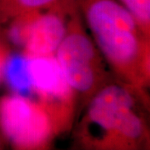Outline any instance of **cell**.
<instances>
[{
  "label": "cell",
  "instance_id": "cell-7",
  "mask_svg": "<svg viewBox=\"0 0 150 150\" xmlns=\"http://www.w3.org/2000/svg\"><path fill=\"white\" fill-rule=\"evenodd\" d=\"M3 72L15 94L28 98L34 93L28 54H13L6 60Z\"/></svg>",
  "mask_w": 150,
  "mask_h": 150
},
{
  "label": "cell",
  "instance_id": "cell-3",
  "mask_svg": "<svg viewBox=\"0 0 150 150\" xmlns=\"http://www.w3.org/2000/svg\"><path fill=\"white\" fill-rule=\"evenodd\" d=\"M54 56L73 90L93 91L99 77V61L93 43L84 33L67 32Z\"/></svg>",
  "mask_w": 150,
  "mask_h": 150
},
{
  "label": "cell",
  "instance_id": "cell-6",
  "mask_svg": "<svg viewBox=\"0 0 150 150\" xmlns=\"http://www.w3.org/2000/svg\"><path fill=\"white\" fill-rule=\"evenodd\" d=\"M29 69L34 92L48 103L69 100L72 88L65 79L54 55L29 56Z\"/></svg>",
  "mask_w": 150,
  "mask_h": 150
},
{
  "label": "cell",
  "instance_id": "cell-1",
  "mask_svg": "<svg viewBox=\"0 0 150 150\" xmlns=\"http://www.w3.org/2000/svg\"><path fill=\"white\" fill-rule=\"evenodd\" d=\"M86 19L97 45L106 59L129 77L142 66L140 26L134 15L116 0H93Z\"/></svg>",
  "mask_w": 150,
  "mask_h": 150
},
{
  "label": "cell",
  "instance_id": "cell-10",
  "mask_svg": "<svg viewBox=\"0 0 150 150\" xmlns=\"http://www.w3.org/2000/svg\"><path fill=\"white\" fill-rule=\"evenodd\" d=\"M2 72H3V69H2V67H1V64H0V78H1V74H2Z\"/></svg>",
  "mask_w": 150,
  "mask_h": 150
},
{
  "label": "cell",
  "instance_id": "cell-2",
  "mask_svg": "<svg viewBox=\"0 0 150 150\" xmlns=\"http://www.w3.org/2000/svg\"><path fill=\"white\" fill-rule=\"evenodd\" d=\"M0 125L8 139L22 149L43 145L53 133V120L44 108L13 94L0 102Z\"/></svg>",
  "mask_w": 150,
  "mask_h": 150
},
{
  "label": "cell",
  "instance_id": "cell-9",
  "mask_svg": "<svg viewBox=\"0 0 150 150\" xmlns=\"http://www.w3.org/2000/svg\"><path fill=\"white\" fill-rule=\"evenodd\" d=\"M56 0H17L18 5L24 10H37L53 4Z\"/></svg>",
  "mask_w": 150,
  "mask_h": 150
},
{
  "label": "cell",
  "instance_id": "cell-5",
  "mask_svg": "<svg viewBox=\"0 0 150 150\" xmlns=\"http://www.w3.org/2000/svg\"><path fill=\"white\" fill-rule=\"evenodd\" d=\"M68 28L58 13H47L30 18L23 47L32 57L54 55L64 38Z\"/></svg>",
  "mask_w": 150,
  "mask_h": 150
},
{
  "label": "cell",
  "instance_id": "cell-4",
  "mask_svg": "<svg viewBox=\"0 0 150 150\" xmlns=\"http://www.w3.org/2000/svg\"><path fill=\"white\" fill-rule=\"evenodd\" d=\"M134 98L124 87L112 84L102 88L92 99L87 118L90 124L113 139L124 117L134 109Z\"/></svg>",
  "mask_w": 150,
  "mask_h": 150
},
{
  "label": "cell",
  "instance_id": "cell-8",
  "mask_svg": "<svg viewBox=\"0 0 150 150\" xmlns=\"http://www.w3.org/2000/svg\"><path fill=\"white\" fill-rule=\"evenodd\" d=\"M145 32L149 29L150 23V0H119Z\"/></svg>",
  "mask_w": 150,
  "mask_h": 150
}]
</instances>
